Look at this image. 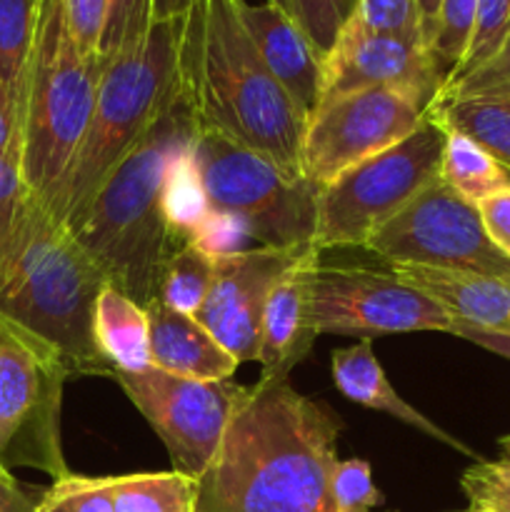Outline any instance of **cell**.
<instances>
[{
    "mask_svg": "<svg viewBox=\"0 0 510 512\" xmlns=\"http://www.w3.org/2000/svg\"><path fill=\"white\" fill-rule=\"evenodd\" d=\"M190 150L200 168L210 210H223L248 225L258 245H313L320 188L293 178L263 155L195 123Z\"/></svg>",
    "mask_w": 510,
    "mask_h": 512,
    "instance_id": "obj_7",
    "label": "cell"
},
{
    "mask_svg": "<svg viewBox=\"0 0 510 512\" xmlns=\"http://www.w3.org/2000/svg\"><path fill=\"white\" fill-rule=\"evenodd\" d=\"M43 490L23 488L13 475L0 478V512H33Z\"/></svg>",
    "mask_w": 510,
    "mask_h": 512,
    "instance_id": "obj_42",
    "label": "cell"
},
{
    "mask_svg": "<svg viewBox=\"0 0 510 512\" xmlns=\"http://www.w3.org/2000/svg\"><path fill=\"white\" fill-rule=\"evenodd\" d=\"M468 508L510 512V458L475 460L460 478Z\"/></svg>",
    "mask_w": 510,
    "mask_h": 512,
    "instance_id": "obj_34",
    "label": "cell"
},
{
    "mask_svg": "<svg viewBox=\"0 0 510 512\" xmlns=\"http://www.w3.org/2000/svg\"><path fill=\"white\" fill-rule=\"evenodd\" d=\"M180 90L195 123L305 178L308 120L260 58L238 0H193L183 15Z\"/></svg>",
    "mask_w": 510,
    "mask_h": 512,
    "instance_id": "obj_2",
    "label": "cell"
},
{
    "mask_svg": "<svg viewBox=\"0 0 510 512\" xmlns=\"http://www.w3.org/2000/svg\"><path fill=\"white\" fill-rule=\"evenodd\" d=\"M163 205L175 243H193L195 233L208 218L210 203L190 143H185L170 160L168 173H165Z\"/></svg>",
    "mask_w": 510,
    "mask_h": 512,
    "instance_id": "obj_24",
    "label": "cell"
},
{
    "mask_svg": "<svg viewBox=\"0 0 510 512\" xmlns=\"http://www.w3.org/2000/svg\"><path fill=\"white\" fill-rule=\"evenodd\" d=\"M445 133L430 115L373 158L340 173L318 193L315 250L365 248L370 235L388 223L418 193L440 178Z\"/></svg>",
    "mask_w": 510,
    "mask_h": 512,
    "instance_id": "obj_8",
    "label": "cell"
},
{
    "mask_svg": "<svg viewBox=\"0 0 510 512\" xmlns=\"http://www.w3.org/2000/svg\"><path fill=\"white\" fill-rule=\"evenodd\" d=\"M353 18L373 33L418 40L430 48L428 28L418 0H358Z\"/></svg>",
    "mask_w": 510,
    "mask_h": 512,
    "instance_id": "obj_32",
    "label": "cell"
},
{
    "mask_svg": "<svg viewBox=\"0 0 510 512\" xmlns=\"http://www.w3.org/2000/svg\"><path fill=\"white\" fill-rule=\"evenodd\" d=\"M33 512H115L113 475H63L43 490Z\"/></svg>",
    "mask_w": 510,
    "mask_h": 512,
    "instance_id": "obj_29",
    "label": "cell"
},
{
    "mask_svg": "<svg viewBox=\"0 0 510 512\" xmlns=\"http://www.w3.org/2000/svg\"><path fill=\"white\" fill-rule=\"evenodd\" d=\"M238 13L273 78L283 85L305 120L313 118L323 100L325 60L308 35L300 30L293 15L270 3L238 0Z\"/></svg>",
    "mask_w": 510,
    "mask_h": 512,
    "instance_id": "obj_16",
    "label": "cell"
},
{
    "mask_svg": "<svg viewBox=\"0 0 510 512\" xmlns=\"http://www.w3.org/2000/svg\"><path fill=\"white\" fill-rule=\"evenodd\" d=\"M193 0H155V20L163 18H180L188 13Z\"/></svg>",
    "mask_w": 510,
    "mask_h": 512,
    "instance_id": "obj_44",
    "label": "cell"
},
{
    "mask_svg": "<svg viewBox=\"0 0 510 512\" xmlns=\"http://www.w3.org/2000/svg\"><path fill=\"white\" fill-rule=\"evenodd\" d=\"M460 512H490V510H480V508H468V510H460Z\"/></svg>",
    "mask_w": 510,
    "mask_h": 512,
    "instance_id": "obj_49",
    "label": "cell"
},
{
    "mask_svg": "<svg viewBox=\"0 0 510 512\" xmlns=\"http://www.w3.org/2000/svg\"><path fill=\"white\" fill-rule=\"evenodd\" d=\"M490 240L510 258V188L498 190L478 203Z\"/></svg>",
    "mask_w": 510,
    "mask_h": 512,
    "instance_id": "obj_40",
    "label": "cell"
},
{
    "mask_svg": "<svg viewBox=\"0 0 510 512\" xmlns=\"http://www.w3.org/2000/svg\"><path fill=\"white\" fill-rule=\"evenodd\" d=\"M510 33V0H478V15H475L473 38H470L465 58L455 68V73L445 80V85L460 80L483 65L495 50L503 45V40Z\"/></svg>",
    "mask_w": 510,
    "mask_h": 512,
    "instance_id": "obj_33",
    "label": "cell"
},
{
    "mask_svg": "<svg viewBox=\"0 0 510 512\" xmlns=\"http://www.w3.org/2000/svg\"><path fill=\"white\" fill-rule=\"evenodd\" d=\"M105 275L70 230L28 193L13 238L0 253V330L60 360L70 378L113 365L93 335Z\"/></svg>",
    "mask_w": 510,
    "mask_h": 512,
    "instance_id": "obj_3",
    "label": "cell"
},
{
    "mask_svg": "<svg viewBox=\"0 0 510 512\" xmlns=\"http://www.w3.org/2000/svg\"><path fill=\"white\" fill-rule=\"evenodd\" d=\"M193 130V110L178 88L68 228L105 280L143 308L158 298L165 263L180 248L165 218L163 190L170 160Z\"/></svg>",
    "mask_w": 510,
    "mask_h": 512,
    "instance_id": "obj_4",
    "label": "cell"
},
{
    "mask_svg": "<svg viewBox=\"0 0 510 512\" xmlns=\"http://www.w3.org/2000/svg\"><path fill=\"white\" fill-rule=\"evenodd\" d=\"M253 240L248 225L238 220L235 215L223 213V210H210L208 218L195 233L193 243L198 245L203 253L210 258H220V255H233L248 250V243Z\"/></svg>",
    "mask_w": 510,
    "mask_h": 512,
    "instance_id": "obj_37",
    "label": "cell"
},
{
    "mask_svg": "<svg viewBox=\"0 0 510 512\" xmlns=\"http://www.w3.org/2000/svg\"><path fill=\"white\" fill-rule=\"evenodd\" d=\"M330 368H333L335 388H338L350 403L378 410V413H388L390 418L420 430V433H425L428 438L438 440V443L448 445V448L458 450V453L470 455V458H478L468 445L460 443V440L453 438L448 430L435 425L433 420L425 418L420 410H415L413 405L405 403V400L395 393V388L388 383V378H385L383 365L375 358L373 340L365 338L360 340V343L350 345V348L333 350V355H330Z\"/></svg>",
    "mask_w": 510,
    "mask_h": 512,
    "instance_id": "obj_20",
    "label": "cell"
},
{
    "mask_svg": "<svg viewBox=\"0 0 510 512\" xmlns=\"http://www.w3.org/2000/svg\"><path fill=\"white\" fill-rule=\"evenodd\" d=\"M435 98H498L510 100V33L498 50L463 75L460 80L443 85Z\"/></svg>",
    "mask_w": 510,
    "mask_h": 512,
    "instance_id": "obj_35",
    "label": "cell"
},
{
    "mask_svg": "<svg viewBox=\"0 0 510 512\" xmlns=\"http://www.w3.org/2000/svg\"><path fill=\"white\" fill-rule=\"evenodd\" d=\"M355 10L358 0H290V15L323 60L345 25L353 20Z\"/></svg>",
    "mask_w": 510,
    "mask_h": 512,
    "instance_id": "obj_30",
    "label": "cell"
},
{
    "mask_svg": "<svg viewBox=\"0 0 510 512\" xmlns=\"http://www.w3.org/2000/svg\"><path fill=\"white\" fill-rule=\"evenodd\" d=\"M305 315L315 335L378 338L393 333H448L453 318L433 298L385 270L313 260L305 278Z\"/></svg>",
    "mask_w": 510,
    "mask_h": 512,
    "instance_id": "obj_9",
    "label": "cell"
},
{
    "mask_svg": "<svg viewBox=\"0 0 510 512\" xmlns=\"http://www.w3.org/2000/svg\"><path fill=\"white\" fill-rule=\"evenodd\" d=\"M150 365L170 375L218 383L230 380L238 360L195 318L175 313L158 298L148 305Z\"/></svg>",
    "mask_w": 510,
    "mask_h": 512,
    "instance_id": "obj_19",
    "label": "cell"
},
{
    "mask_svg": "<svg viewBox=\"0 0 510 512\" xmlns=\"http://www.w3.org/2000/svg\"><path fill=\"white\" fill-rule=\"evenodd\" d=\"M110 380L163 440L173 470L195 480L208 470L245 393L233 380L178 378L153 365L135 373L113 370Z\"/></svg>",
    "mask_w": 510,
    "mask_h": 512,
    "instance_id": "obj_11",
    "label": "cell"
},
{
    "mask_svg": "<svg viewBox=\"0 0 510 512\" xmlns=\"http://www.w3.org/2000/svg\"><path fill=\"white\" fill-rule=\"evenodd\" d=\"M368 88H403L433 105L443 78L425 43L373 33L350 20L325 58L323 100ZM318 105V108H320Z\"/></svg>",
    "mask_w": 510,
    "mask_h": 512,
    "instance_id": "obj_15",
    "label": "cell"
},
{
    "mask_svg": "<svg viewBox=\"0 0 510 512\" xmlns=\"http://www.w3.org/2000/svg\"><path fill=\"white\" fill-rule=\"evenodd\" d=\"M263 3H270V5H275V8L285 10V13L290 15V0H263Z\"/></svg>",
    "mask_w": 510,
    "mask_h": 512,
    "instance_id": "obj_46",
    "label": "cell"
},
{
    "mask_svg": "<svg viewBox=\"0 0 510 512\" xmlns=\"http://www.w3.org/2000/svg\"><path fill=\"white\" fill-rule=\"evenodd\" d=\"M63 8L78 48L88 55H98L108 18V0H63Z\"/></svg>",
    "mask_w": 510,
    "mask_h": 512,
    "instance_id": "obj_39",
    "label": "cell"
},
{
    "mask_svg": "<svg viewBox=\"0 0 510 512\" xmlns=\"http://www.w3.org/2000/svg\"><path fill=\"white\" fill-rule=\"evenodd\" d=\"M213 283V258L195 243L173 250L160 278L158 300L175 313L195 318Z\"/></svg>",
    "mask_w": 510,
    "mask_h": 512,
    "instance_id": "obj_27",
    "label": "cell"
},
{
    "mask_svg": "<svg viewBox=\"0 0 510 512\" xmlns=\"http://www.w3.org/2000/svg\"><path fill=\"white\" fill-rule=\"evenodd\" d=\"M315 245L268 248L253 245L243 253L213 258V283L195 320L238 363L258 360L263 313L273 285Z\"/></svg>",
    "mask_w": 510,
    "mask_h": 512,
    "instance_id": "obj_14",
    "label": "cell"
},
{
    "mask_svg": "<svg viewBox=\"0 0 510 512\" xmlns=\"http://www.w3.org/2000/svg\"><path fill=\"white\" fill-rule=\"evenodd\" d=\"M500 450H503L505 458H510V435H505V438H500Z\"/></svg>",
    "mask_w": 510,
    "mask_h": 512,
    "instance_id": "obj_47",
    "label": "cell"
},
{
    "mask_svg": "<svg viewBox=\"0 0 510 512\" xmlns=\"http://www.w3.org/2000/svg\"><path fill=\"white\" fill-rule=\"evenodd\" d=\"M430 103L403 88H368L325 100L308 120L303 173L318 188L333 183L360 160L408 138L428 115Z\"/></svg>",
    "mask_w": 510,
    "mask_h": 512,
    "instance_id": "obj_13",
    "label": "cell"
},
{
    "mask_svg": "<svg viewBox=\"0 0 510 512\" xmlns=\"http://www.w3.org/2000/svg\"><path fill=\"white\" fill-rule=\"evenodd\" d=\"M475 15H478V0H440L430 55L443 85L465 58V50L473 38Z\"/></svg>",
    "mask_w": 510,
    "mask_h": 512,
    "instance_id": "obj_28",
    "label": "cell"
},
{
    "mask_svg": "<svg viewBox=\"0 0 510 512\" xmlns=\"http://www.w3.org/2000/svg\"><path fill=\"white\" fill-rule=\"evenodd\" d=\"M93 335L113 370L135 373L150 365L148 310L110 283H105L95 303Z\"/></svg>",
    "mask_w": 510,
    "mask_h": 512,
    "instance_id": "obj_21",
    "label": "cell"
},
{
    "mask_svg": "<svg viewBox=\"0 0 510 512\" xmlns=\"http://www.w3.org/2000/svg\"><path fill=\"white\" fill-rule=\"evenodd\" d=\"M0 153L20 158V108L3 78H0Z\"/></svg>",
    "mask_w": 510,
    "mask_h": 512,
    "instance_id": "obj_41",
    "label": "cell"
},
{
    "mask_svg": "<svg viewBox=\"0 0 510 512\" xmlns=\"http://www.w3.org/2000/svg\"><path fill=\"white\" fill-rule=\"evenodd\" d=\"M68 370L45 350L0 330V460L58 480L68 475L60 448V403Z\"/></svg>",
    "mask_w": 510,
    "mask_h": 512,
    "instance_id": "obj_12",
    "label": "cell"
},
{
    "mask_svg": "<svg viewBox=\"0 0 510 512\" xmlns=\"http://www.w3.org/2000/svg\"><path fill=\"white\" fill-rule=\"evenodd\" d=\"M448 333L455 335V338L468 340V343L478 345V348L488 350V353H495L500 355V358L510 360V333H488V330L470 328V325L463 323H453Z\"/></svg>",
    "mask_w": 510,
    "mask_h": 512,
    "instance_id": "obj_43",
    "label": "cell"
},
{
    "mask_svg": "<svg viewBox=\"0 0 510 512\" xmlns=\"http://www.w3.org/2000/svg\"><path fill=\"white\" fill-rule=\"evenodd\" d=\"M5 475H13V473H10V468H8V465H5L3 460H0V478H5Z\"/></svg>",
    "mask_w": 510,
    "mask_h": 512,
    "instance_id": "obj_48",
    "label": "cell"
},
{
    "mask_svg": "<svg viewBox=\"0 0 510 512\" xmlns=\"http://www.w3.org/2000/svg\"><path fill=\"white\" fill-rule=\"evenodd\" d=\"M428 115L445 133L473 140L510 173V100L435 98Z\"/></svg>",
    "mask_w": 510,
    "mask_h": 512,
    "instance_id": "obj_22",
    "label": "cell"
},
{
    "mask_svg": "<svg viewBox=\"0 0 510 512\" xmlns=\"http://www.w3.org/2000/svg\"><path fill=\"white\" fill-rule=\"evenodd\" d=\"M420 13H423L425 28H428V43L433 40V30H435V18H438V5L440 0H418Z\"/></svg>",
    "mask_w": 510,
    "mask_h": 512,
    "instance_id": "obj_45",
    "label": "cell"
},
{
    "mask_svg": "<svg viewBox=\"0 0 510 512\" xmlns=\"http://www.w3.org/2000/svg\"><path fill=\"white\" fill-rule=\"evenodd\" d=\"M380 263L510 278V258L490 240L478 205L435 180L365 243Z\"/></svg>",
    "mask_w": 510,
    "mask_h": 512,
    "instance_id": "obj_10",
    "label": "cell"
},
{
    "mask_svg": "<svg viewBox=\"0 0 510 512\" xmlns=\"http://www.w3.org/2000/svg\"><path fill=\"white\" fill-rule=\"evenodd\" d=\"M155 23V0H108L103 38L98 55L103 60L133 48Z\"/></svg>",
    "mask_w": 510,
    "mask_h": 512,
    "instance_id": "obj_31",
    "label": "cell"
},
{
    "mask_svg": "<svg viewBox=\"0 0 510 512\" xmlns=\"http://www.w3.org/2000/svg\"><path fill=\"white\" fill-rule=\"evenodd\" d=\"M335 512H373L383 505V493L375 488L370 463L360 458L338 460L330 478Z\"/></svg>",
    "mask_w": 510,
    "mask_h": 512,
    "instance_id": "obj_36",
    "label": "cell"
},
{
    "mask_svg": "<svg viewBox=\"0 0 510 512\" xmlns=\"http://www.w3.org/2000/svg\"><path fill=\"white\" fill-rule=\"evenodd\" d=\"M320 250L310 248L283 278L273 285L265 303L263 330H260V380L283 383L298 363L308 358L318 335L308 328L305 315V278Z\"/></svg>",
    "mask_w": 510,
    "mask_h": 512,
    "instance_id": "obj_17",
    "label": "cell"
},
{
    "mask_svg": "<svg viewBox=\"0 0 510 512\" xmlns=\"http://www.w3.org/2000/svg\"><path fill=\"white\" fill-rule=\"evenodd\" d=\"M180 33L183 15L155 20L138 45L105 60L88 130L43 205L65 228L80 218L103 180L178 93Z\"/></svg>",
    "mask_w": 510,
    "mask_h": 512,
    "instance_id": "obj_5",
    "label": "cell"
},
{
    "mask_svg": "<svg viewBox=\"0 0 510 512\" xmlns=\"http://www.w3.org/2000/svg\"><path fill=\"white\" fill-rule=\"evenodd\" d=\"M440 180L473 205L498 190L510 188L508 170L495 163L480 145L458 133H448L445 138Z\"/></svg>",
    "mask_w": 510,
    "mask_h": 512,
    "instance_id": "obj_25",
    "label": "cell"
},
{
    "mask_svg": "<svg viewBox=\"0 0 510 512\" xmlns=\"http://www.w3.org/2000/svg\"><path fill=\"white\" fill-rule=\"evenodd\" d=\"M113 505L115 512H195L198 480L178 470L113 475Z\"/></svg>",
    "mask_w": 510,
    "mask_h": 512,
    "instance_id": "obj_23",
    "label": "cell"
},
{
    "mask_svg": "<svg viewBox=\"0 0 510 512\" xmlns=\"http://www.w3.org/2000/svg\"><path fill=\"white\" fill-rule=\"evenodd\" d=\"M340 430L338 415L288 380H258L198 478L195 512H335Z\"/></svg>",
    "mask_w": 510,
    "mask_h": 512,
    "instance_id": "obj_1",
    "label": "cell"
},
{
    "mask_svg": "<svg viewBox=\"0 0 510 512\" xmlns=\"http://www.w3.org/2000/svg\"><path fill=\"white\" fill-rule=\"evenodd\" d=\"M25 200H28V188H25L23 173H20V158L0 153V253L13 238Z\"/></svg>",
    "mask_w": 510,
    "mask_h": 512,
    "instance_id": "obj_38",
    "label": "cell"
},
{
    "mask_svg": "<svg viewBox=\"0 0 510 512\" xmlns=\"http://www.w3.org/2000/svg\"><path fill=\"white\" fill-rule=\"evenodd\" d=\"M405 283L433 298L453 323L488 333H510V278L458 270L423 268L408 263H385Z\"/></svg>",
    "mask_w": 510,
    "mask_h": 512,
    "instance_id": "obj_18",
    "label": "cell"
},
{
    "mask_svg": "<svg viewBox=\"0 0 510 512\" xmlns=\"http://www.w3.org/2000/svg\"><path fill=\"white\" fill-rule=\"evenodd\" d=\"M43 3L45 0H0V78L13 90L18 108Z\"/></svg>",
    "mask_w": 510,
    "mask_h": 512,
    "instance_id": "obj_26",
    "label": "cell"
},
{
    "mask_svg": "<svg viewBox=\"0 0 510 512\" xmlns=\"http://www.w3.org/2000/svg\"><path fill=\"white\" fill-rule=\"evenodd\" d=\"M105 60L78 48L63 0H45L20 98V173L45 205L63 180L95 110Z\"/></svg>",
    "mask_w": 510,
    "mask_h": 512,
    "instance_id": "obj_6",
    "label": "cell"
}]
</instances>
